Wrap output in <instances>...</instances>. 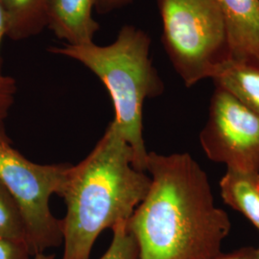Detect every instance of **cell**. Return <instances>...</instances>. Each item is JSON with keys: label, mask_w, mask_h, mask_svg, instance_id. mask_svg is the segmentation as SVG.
Segmentation results:
<instances>
[{"label": "cell", "mask_w": 259, "mask_h": 259, "mask_svg": "<svg viewBox=\"0 0 259 259\" xmlns=\"http://www.w3.org/2000/svg\"><path fill=\"white\" fill-rule=\"evenodd\" d=\"M148 192L127 221L139 259H213L232 223L214 202L208 177L187 153L148 152Z\"/></svg>", "instance_id": "obj_1"}, {"label": "cell", "mask_w": 259, "mask_h": 259, "mask_svg": "<svg viewBox=\"0 0 259 259\" xmlns=\"http://www.w3.org/2000/svg\"><path fill=\"white\" fill-rule=\"evenodd\" d=\"M151 185L134 166V152L111 122L93 151L70 168L62 198V259H90L93 245L107 229L128 221Z\"/></svg>", "instance_id": "obj_2"}, {"label": "cell", "mask_w": 259, "mask_h": 259, "mask_svg": "<svg viewBox=\"0 0 259 259\" xmlns=\"http://www.w3.org/2000/svg\"><path fill=\"white\" fill-rule=\"evenodd\" d=\"M49 52L73 59L96 75L111 95L115 116L111 121L134 152V166L146 172L143 106L160 95L164 84L153 65L151 37L143 30L125 25L109 46L51 47Z\"/></svg>", "instance_id": "obj_3"}, {"label": "cell", "mask_w": 259, "mask_h": 259, "mask_svg": "<svg viewBox=\"0 0 259 259\" xmlns=\"http://www.w3.org/2000/svg\"><path fill=\"white\" fill-rule=\"evenodd\" d=\"M162 44L185 87L211 79L228 57V28L219 0H157Z\"/></svg>", "instance_id": "obj_4"}, {"label": "cell", "mask_w": 259, "mask_h": 259, "mask_svg": "<svg viewBox=\"0 0 259 259\" xmlns=\"http://www.w3.org/2000/svg\"><path fill=\"white\" fill-rule=\"evenodd\" d=\"M70 163L37 164L17 149L0 125V182L23 215L28 247L33 256L63 244L62 221L50 209L52 195L62 196Z\"/></svg>", "instance_id": "obj_5"}, {"label": "cell", "mask_w": 259, "mask_h": 259, "mask_svg": "<svg viewBox=\"0 0 259 259\" xmlns=\"http://www.w3.org/2000/svg\"><path fill=\"white\" fill-rule=\"evenodd\" d=\"M200 143L214 162L259 172V115L221 87L215 85Z\"/></svg>", "instance_id": "obj_6"}, {"label": "cell", "mask_w": 259, "mask_h": 259, "mask_svg": "<svg viewBox=\"0 0 259 259\" xmlns=\"http://www.w3.org/2000/svg\"><path fill=\"white\" fill-rule=\"evenodd\" d=\"M228 28V56L259 62V0H219Z\"/></svg>", "instance_id": "obj_7"}, {"label": "cell", "mask_w": 259, "mask_h": 259, "mask_svg": "<svg viewBox=\"0 0 259 259\" xmlns=\"http://www.w3.org/2000/svg\"><path fill=\"white\" fill-rule=\"evenodd\" d=\"M96 0H50L47 28L68 46L93 42L99 24L93 19Z\"/></svg>", "instance_id": "obj_8"}, {"label": "cell", "mask_w": 259, "mask_h": 259, "mask_svg": "<svg viewBox=\"0 0 259 259\" xmlns=\"http://www.w3.org/2000/svg\"><path fill=\"white\" fill-rule=\"evenodd\" d=\"M211 80L259 115V62L227 57L216 66Z\"/></svg>", "instance_id": "obj_9"}, {"label": "cell", "mask_w": 259, "mask_h": 259, "mask_svg": "<svg viewBox=\"0 0 259 259\" xmlns=\"http://www.w3.org/2000/svg\"><path fill=\"white\" fill-rule=\"evenodd\" d=\"M219 186L225 204L243 214L259 232V172L227 168Z\"/></svg>", "instance_id": "obj_10"}, {"label": "cell", "mask_w": 259, "mask_h": 259, "mask_svg": "<svg viewBox=\"0 0 259 259\" xmlns=\"http://www.w3.org/2000/svg\"><path fill=\"white\" fill-rule=\"evenodd\" d=\"M8 19L7 37L22 40L47 27L50 0H1Z\"/></svg>", "instance_id": "obj_11"}, {"label": "cell", "mask_w": 259, "mask_h": 259, "mask_svg": "<svg viewBox=\"0 0 259 259\" xmlns=\"http://www.w3.org/2000/svg\"><path fill=\"white\" fill-rule=\"evenodd\" d=\"M0 238L27 244L22 212L14 197L0 182Z\"/></svg>", "instance_id": "obj_12"}, {"label": "cell", "mask_w": 259, "mask_h": 259, "mask_svg": "<svg viewBox=\"0 0 259 259\" xmlns=\"http://www.w3.org/2000/svg\"><path fill=\"white\" fill-rule=\"evenodd\" d=\"M111 230V245L100 259H139L138 245L127 228V221L118 223Z\"/></svg>", "instance_id": "obj_13"}, {"label": "cell", "mask_w": 259, "mask_h": 259, "mask_svg": "<svg viewBox=\"0 0 259 259\" xmlns=\"http://www.w3.org/2000/svg\"><path fill=\"white\" fill-rule=\"evenodd\" d=\"M17 93V83L11 76L0 74V125L8 116L9 111L15 101Z\"/></svg>", "instance_id": "obj_14"}, {"label": "cell", "mask_w": 259, "mask_h": 259, "mask_svg": "<svg viewBox=\"0 0 259 259\" xmlns=\"http://www.w3.org/2000/svg\"><path fill=\"white\" fill-rule=\"evenodd\" d=\"M27 244L0 238V259H32Z\"/></svg>", "instance_id": "obj_15"}, {"label": "cell", "mask_w": 259, "mask_h": 259, "mask_svg": "<svg viewBox=\"0 0 259 259\" xmlns=\"http://www.w3.org/2000/svg\"><path fill=\"white\" fill-rule=\"evenodd\" d=\"M213 259H258V253L253 247H242L232 252H221Z\"/></svg>", "instance_id": "obj_16"}, {"label": "cell", "mask_w": 259, "mask_h": 259, "mask_svg": "<svg viewBox=\"0 0 259 259\" xmlns=\"http://www.w3.org/2000/svg\"><path fill=\"white\" fill-rule=\"evenodd\" d=\"M133 0H96L95 10L100 15H106L128 5Z\"/></svg>", "instance_id": "obj_17"}, {"label": "cell", "mask_w": 259, "mask_h": 259, "mask_svg": "<svg viewBox=\"0 0 259 259\" xmlns=\"http://www.w3.org/2000/svg\"><path fill=\"white\" fill-rule=\"evenodd\" d=\"M7 31H8V19L6 11L3 6L2 1L0 0V74L2 73L1 67H2V61H1V46L4 37H7Z\"/></svg>", "instance_id": "obj_18"}, {"label": "cell", "mask_w": 259, "mask_h": 259, "mask_svg": "<svg viewBox=\"0 0 259 259\" xmlns=\"http://www.w3.org/2000/svg\"><path fill=\"white\" fill-rule=\"evenodd\" d=\"M55 256L53 254H47L46 252L42 253H37L35 256L34 259H54Z\"/></svg>", "instance_id": "obj_19"}, {"label": "cell", "mask_w": 259, "mask_h": 259, "mask_svg": "<svg viewBox=\"0 0 259 259\" xmlns=\"http://www.w3.org/2000/svg\"><path fill=\"white\" fill-rule=\"evenodd\" d=\"M257 253H258V259H259V248L257 249Z\"/></svg>", "instance_id": "obj_20"}]
</instances>
